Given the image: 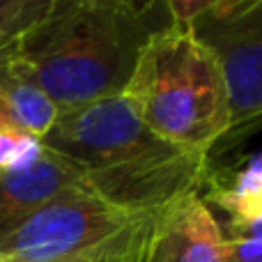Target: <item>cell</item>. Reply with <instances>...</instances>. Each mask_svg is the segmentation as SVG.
Segmentation results:
<instances>
[{
  "label": "cell",
  "mask_w": 262,
  "mask_h": 262,
  "mask_svg": "<svg viewBox=\"0 0 262 262\" xmlns=\"http://www.w3.org/2000/svg\"><path fill=\"white\" fill-rule=\"evenodd\" d=\"M193 32L216 55L230 92V131L226 140H239L262 127V0L228 14L207 12Z\"/></svg>",
  "instance_id": "5"
},
{
  "label": "cell",
  "mask_w": 262,
  "mask_h": 262,
  "mask_svg": "<svg viewBox=\"0 0 262 262\" xmlns=\"http://www.w3.org/2000/svg\"><path fill=\"white\" fill-rule=\"evenodd\" d=\"M226 262H262V239L258 237L226 239Z\"/></svg>",
  "instance_id": "14"
},
{
  "label": "cell",
  "mask_w": 262,
  "mask_h": 262,
  "mask_svg": "<svg viewBox=\"0 0 262 262\" xmlns=\"http://www.w3.org/2000/svg\"><path fill=\"white\" fill-rule=\"evenodd\" d=\"M55 118L53 101L0 60V131H18L41 140Z\"/></svg>",
  "instance_id": "9"
},
{
  "label": "cell",
  "mask_w": 262,
  "mask_h": 262,
  "mask_svg": "<svg viewBox=\"0 0 262 262\" xmlns=\"http://www.w3.org/2000/svg\"><path fill=\"white\" fill-rule=\"evenodd\" d=\"M221 230L226 239H235V237H258V239H262V216L253 219V221L221 223Z\"/></svg>",
  "instance_id": "15"
},
{
  "label": "cell",
  "mask_w": 262,
  "mask_h": 262,
  "mask_svg": "<svg viewBox=\"0 0 262 262\" xmlns=\"http://www.w3.org/2000/svg\"><path fill=\"white\" fill-rule=\"evenodd\" d=\"M88 260H90V258H88ZM88 260H76V262H88Z\"/></svg>",
  "instance_id": "17"
},
{
  "label": "cell",
  "mask_w": 262,
  "mask_h": 262,
  "mask_svg": "<svg viewBox=\"0 0 262 262\" xmlns=\"http://www.w3.org/2000/svg\"><path fill=\"white\" fill-rule=\"evenodd\" d=\"M49 5L51 0H0V55L39 21Z\"/></svg>",
  "instance_id": "10"
},
{
  "label": "cell",
  "mask_w": 262,
  "mask_h": 262,
  "mask_svg": "<svg viewBox=\"0 0 262 262\" xmlns=\"http://www.w3.org/2000/svg\"><path fill=\"white\" fill-rule=\"evenodd\" d=\"M198 193L207 207H216L226 214V223L262 216V152L251 154L237 170L209 168Z\"/></svg>",
  "instance_id": "8"
},
{
  "label": "cell",
  "mask_w": 262,
  "mask_h": 262,
  "mask_svg": "<svg viewBox=\"0 0 262 262\" xmlns=\"http://www.w3.org/2000/svg\"><path fill=\"white\" fill-rule=\"evenodd\" d=\"M39 138L18 131H0V170L14 168L39 152Z\"/></svg>",
  "instance_id": "12"
},
{
  "label": "cell",
  "mask_w": 262,
  "mask_h": 262,
  "mask_svg": "<svg viewBox=\"0 0 262 262\" xmlns=\"http://www.w3.org/2000/svg\"><path fill=\"white\" fill-rule=\"evenodd\" d=\"M39 143L69 159L88 191L140 219L200 191L209 170L207 154L159 138L124 95L58 111Z\"/></svg>",
  "instance_id": "2"
},
{
  "label": "cell",
  "mask_w": 262,
  "mask_h": 262,
  "mask_svg": "<svg viewBox=\"0 0 262 262\" xmlns=\"http://www.w3.org/2000/svg\"><path fill=\"white\" fill-rule=\"evenodd\" d=\"M253 0H219V5L212 9L214 16H228V14L237 12V9L246 7V5H251Z\"/></svg>",
  "instance_id": "16"
},
{
  "label": "cell",
  "mask_w": 262,
  "mask_h": 262,
  "mask_svg": "<svg viewBox=\"0 0 262 262\" xmlns=\"http://www.w3.org/2000/svg\"><path fill=\"white\" fill-rule=\"evenodd\" d=\"M168 9H170L175 23L180 26H191L200 16H205L207 12H212L219 5V0H166Z\"/></svg>",
  "instance_id": "13"
},
{
  "label": "cell",
  "mask_w": 262,
  "mask_h": 262,
  "mask_svg": "<svg viewBox=\"0 0 262 262\" xmlns=\"http://www.w3.org/2000/svg\"><path fill=\"white\" fill-rule=\"evenodd\" d=\"M138 221L92 191L74 189L3 232L0 262L88 260Z\"/></svg>",
  "instance_id": "4"
},
{
  "label": "cell",
  "mask_w": 262,
  "mask_h": 262,
  "mask_svg": "<svg viewBox=\"0 0 262 262\" xmlns=\"http://www.w3.org/2000/svg\"><path fill=\"white\" fill-rule=\"evenodd\" d=\"M170 26L166 0H51L0 60L67 111L122 95L145 44Z\"/></svg>",
  "instance_id": "1"
},
{
  "label": "cell",
  "mask_w": 262,
  "mask_h": 262,
  "mask_svg": "<svg viewBox=\"0 0 262 262\" xmlns=\"http://www.w3.org/2000/svg\"><path fill=\"white\" fill-rule=\"evenodd\" d=\"M145 262H226V237L200 193L159 209L147 226Z\"/></svg>",
  "instance_id": "6"
},
{
  "label": "cell",
  "mask_w": 262,
  "mask_h": 262,
  "mask_svg": "<svg viewBox=\"0 0 262 262\" xmlns=\"http://www.w3.org/2000/svg\"><path fill=\"white\" fill-rule=\"evenodd\" d=\"M74 189H88L83 172L44 145L28 161L0 170V235Z\"/></svg>",
  "instance_id": "7"
},
{
  "label": "cell",
  "mask_w": 262,
  "mask_h": 262,
  "mask_svg": "<svg viewBox=\"0 0 262 262\" xmlns=\"http://www.w3.org/2000/svg\"><path fill=\"white\" fill-rule=\"evenodd\" d=\"M149 219H140L138 223H134L129 230H124L118 239H113L88 262H145V239H147Z\"/></svg>",
  "instance_id": "11"
},
{
  "label": "cell",
  "mask_w": 262,
  "mask_h": 262,
  "mask_svg": "<svg viewBox=\"0 0 262 262\" xmlns=\"http://www.w3.org/2000/svg\"><path fill=\"white\" fill-rule=\"evenodd\" d=\"M145 127L198 154L230 131V92L216 55L191 26L161 30L145 44L122 92Z\"/></svg>",
  "instance_id": "3"
}]
</instances>
